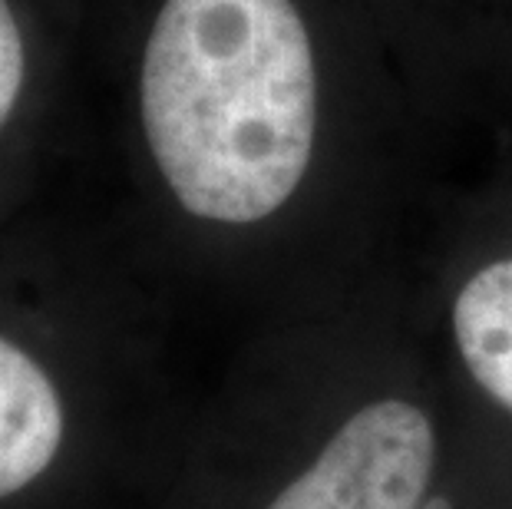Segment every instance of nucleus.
Here are the masks:
<instances>
[{
	"mask_svg": "<svg viewBox=\"0 0 512 509\" xmlns=\"http://www.w3.org/2000/svg\"><path fill=\"white\" fill-rule=\"evenodd\" d=\"M437 433L417 404L387 397L347 417L268 509H423Z\"/></svg>",
	"mask_w": 512,
	"mask_h": 509,
	"instance_id": "2",
	"label": "nucleus"
},
{
	"mask_svg": "<svg viewBox=\"0 0 512 509\" xmlns=\"http://www.w3.org/2000/svg\"><path fill=\"white\" fill-rule=\"evenodd\" d=\"M63 407L43 367L0 338V500L20 493L53 463Z\"/></svg>",
	"mask_w": 512,
	"mask_h": 509,
	"instance_id": "3",
	"label": "nucleus"
},
{
	"mask_svg": "<svg viewBox=\"0 0 512 509\" xmlns=\"http://www.w3.org/2000/svg\"><path fill=\"white\" fill-rule=\"evenodd\" d=\"M453 334L473 381L512 410V258L466 281L453 305Z\"/></svg>",
	"mask_w": 512,
	"mask_h": 509,
	"instance_id": "4",
	"label": "nucleus"
},
{
	"mask_svg": "<svg viewBox=\"0 0 512 509\" xmlns=\"http://www.w3.org/2000/svg\"><path fill=\"white\" fill-rule=\"evenodd\" d=\"M143 123L182 209L248 225L285 205L318 133V73L291 0H166L146 43Z\"/></svg>",
	"mask_w": 512,
	"mask_h": 509,
	"instance_id": "1",
	"label": "nucleus"
},
{
	"mask_svg": "<svg viewBox=\"0 0 512 509\" xmlns=\"http://www.w3.org/2000/svg\"><path fill=\"white\" fill-rule=\"evenodd\" d=\"M24 80V43L7 4L0 0V123L14 110V100Z\"/></svg>",
	"mask_w": 512,
	"mask_h": 509,
	"instance_id": "5",
	"label": "nucleus"
}]
</instances>
